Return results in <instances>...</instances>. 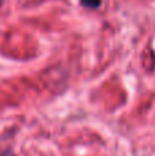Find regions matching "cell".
Masks as SVG:
<instances>
[{"label": "cell", "instance_id": "cell-3", "mask_svg": "<svg viewBox=\"0 0 155 156\" xmlns=\"http://www.w3.org/2000/svg\"><path fill=\"white\" fill-rule=\"evenodd\" d=\"M0 4H2V0H0Z\"/></svg>", "mask_w": 155, "mask_h": 156}, {"label": "cell", "instance_id": "cell-2", "mask_svg": "<svg viewBox=\"0 0 155 156\" xmlns=\"http://www.w3.org/2000/svg\"><path fill=\"white\" fill-rule=\"evenodd\" d=\"M0 156H15V155H14L11 151H4V152H3V154L0 155Z\"/></svg>", "mask_w": 155, "mask_h": 156}, {"label": "cell", "instance_id": "cell-1", "mask_svg": "<svg viewBox=\"0 0 155 156\" xmlns=\"http://www.w3.org/2000/svg\"><path fill=\"white\" fill-rule=\"evenodd\" d=\"M80 4L85 8H99L102 5V0H80Z\"/></svg>", "mask_w": 155, "mask_h": 156}]
</instances>
